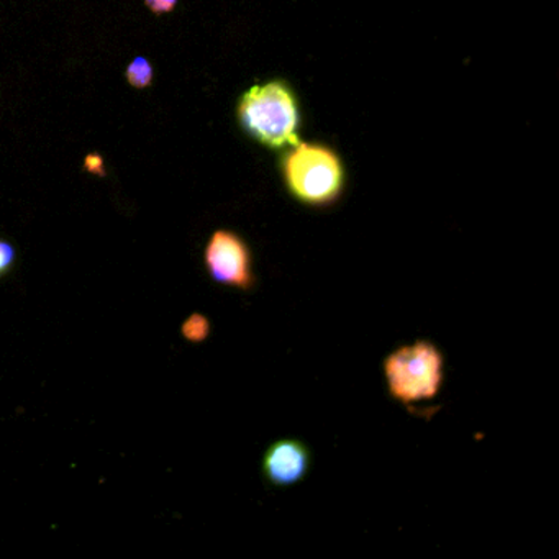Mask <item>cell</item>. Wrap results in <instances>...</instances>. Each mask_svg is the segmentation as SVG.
I'll return each mask as SVG.
<instances>
[{
	"label": "cell",
	"instance_id": "obj_1",
	"mask_svg": "<svg viewBox=\"0 0 559 559\" xmlns=\"http://www.w3.org/2000/svg\"><path fill=\"white\" fill-rule=\"evenodd\" d=\"M392 401L404 405L433 401L444 382L443 352L428 340L399 346L382 361Z\"/></svg>",
	"mask_w": 559,
	"mask_h": 559
},
{
	"label": "cell",
	"instance_id": "obj_2",
	"mask_svg": "<svg viewBox=\"0 0 559 559\" xmlns=\"http://www.w3.org/2000/svg\"><path fill=\"white\" fill-rule=\"evenodd\" d=\"M284 181L290 194L310 207H326L342 195V163L335 153L317 145L294 146L284 162Z\"/></svg>",
	"mask_w": 559,
	"mask_h": 559
},
{
	"label": "cell",
	"instance_id": "obj_3",
	"mask_svg": "<svg viewBox=\"0 0 559 559\" xmlns=\"http://www.w3.org/2000/svg\"><path fill=\"white\" fill-rule=\"evenodd\" d=\"M238 114L245 130L264 145L281 148L300 143L296 133L299 114L293 94L284 84L270 83L248 91Z\"/></svg>",
	"mask_w": 559,
	"mask_h": 559
},
{
	"label": "cell",
	"instance_id": "obj_4",
	"mask_svg": "<svg viewBox=\"0 0 559 559\" xmlns=\"http://www.w3.org/2000/svg\"><path fill=\"white\" fill-rule=\"evenodd\" d=\"M204 266L214 283L231 289H253V251L250 245L237 231L217 230L209 238L204 250Z\"/></svg>",
	"mask_w": 559,
	"mask_h": 559
},
{
	"label": "cell",
	"instance_id": "obj_5",
	"mask_svg": "<svg viewBox=\"0 0 559 559\" xmlns=\"http://www.w3.org/2000/svg\"><path fill=\"white\" fill-rule=\"evenodd\" d=\"M312 467V451L297 438H281L264 451L261 473L274 487L302 483Z\"/></svg>",
	"mask_w": 559,
	"mask_h": 559
},
{
	"label": "cell",
	"instance_id": "obj_6",
	"mask_svg": "<svg viewBox=\"0 0 559 559\" xmlns=\"http://www.w3.org/2000/svg\"><path fill=\"white\" fill-rule=\"evenodd\" d=\"M211 320L202 313H192L181 325V335L191 343H202L211 335Z\"/></svg>",
	"mask_w": 559,
	"mask_h": 559
},
{
	"label": "cell",
	"instance_id": "obj_7",
	"mask_svg": "<svg viewBox=\"0 0 559 559\" xmlns=\"http://www.w3.org/2000/svg\"><path fill=\"white\" fill-rule=\"evenodd\" d=\"M127 80H129L130 86L136 87V90L152 86L153 68L150 61L142 57L135 58L127 70Z\"/></svg>",
	"mask_w": 559,
	"mask_h": 559
},
{
	"label": "cell",
	"instance_id": "obj_8",
	"mask_svg": "<svg viewBox=\"0 0 559 559\" xmlns=\"http://www.w3.org/2000/svg\"><path fill=\"white\" fill-rule=\"evenodd\" d=\"M15 250L9 241L0 240V277L5 276L14 266Z\"/></svg>",
	"mask_w": 559,
	"mask_h": 559
},
{
	"label": "cell",
	"instance_id": "obj_9",
	"mask_svg": "<svg viewBox=\"0 0 559 559\" xmlns=\"http://www.w3.org/2000/svg\"><path fill=\"white\" fill-rule=\"evenodd\" d=\"M145 2L150 11L155 12L156 15H163L175 11L178 0H145Z\"/></svg>",
	"mask_w": 559,
	"mask_h": 559
},
{
	"label": "cell",
	"instance_id": "obj_10",
	"mask_svg": "<svg viewBox=\"0 0 559 559\" xmlns=\"http://www.w3.org/2000/svg\"><path fill=\"white\" fill-rule=\"evenodd\" d=\"M87 169L93 173H103V159L99 156H90L86 163Z\"/></svg>",
	"mask_w": 559,
	"mask_h": 559
}]
</instances>
